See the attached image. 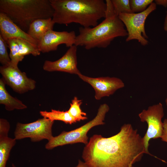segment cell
Instances as JSON below:
<instances>
[{"label": "cell", "instance_id": "cell-1", "mask_svg": "<svg viewBox=\"0 0 167 167\" xmlns=\"http://www.w3.org/2000/svg\"><path fill=\"white\" fill-rule=\"evenodd\" d=\"M144 153L143 138L127 123L111 137L93 135L84 147L82 157L88 167H132Z\"/></svg>", "mask_w": 167, "mask_h": 167}, {"label": "cell", "instance_id": "cell-2", "mask_svg": "<svg viewBox=\"0 0 167 167\" xmlns=\"http://www.w3.org/2000/svg\"><path fill=\"white\" fill-rule=\"evenodd\" d=\"M54 10L55 23L67 25L72 23L84 28L95 27L105 18L106 10L103 0H49Z\"/></svg>", "mask_w": 167, "mask_h": 167}, {"label": "cell", "instance_id": "cell-3", "mask_svg": "<svg viewBox=\"0 0 167 167\" xmlns=\"http://www.w3.org/2000/svg\"><path fill=\"white\" fill-rule=\"evenodd\" d=\"M105 19L93 28H79L75 45L88 50L95 48H106L115 38L127 36L125 26L115 13L111 0H106Z\"/></svg>", "mask_w": 167, "mask_h": 167}, {"label": "cell", "instance_id": "cell-4", "mask_svg": "<svg viewBox=\"0 0 167 167\" xmlns=\"http://www.w3.org/2000/svg\"><path fill=\"white\" fill-rule=\"evenodd\" d=\"M0 12L26 32L35 20L52 18L54 10L49 0H0Z\"/></svg>", "mask_w": 167, "mask_h": 167}, {"label": "cell", "instance_id": "cell-5", "mask_svg": "<svg viewBox=\"0 0 167 167\" xmlns=\"http://www.w3.org/2000/svg\"><path fill=\"white\" fill-rule=\"evenodd\" d=\"M109 109L107 104L101 105L93 119L79 127L70 131H63L59 135L53 136L45 145V148L50 150L58 146L77 143L86 145L88 142V132L93 127L105 124V115Z\"/></svg>", "mask_w": 167, "mask_h": 167}, {"label": "cell", "instance_id": "cell-6", "mask_svg": "<svg viewBox=\"0 0 167 167\" xmlns=\"http://www.w3.org/2000/svg\"><path fill=\"white\" fill-rule=\"evenodd\" d=\"M155 2L152 3L144 11L138 13H120L118 17L124 24L128 33L126 40H136L143 46L148 44V37L145 30V23L148 16L156 8Z\"/></svg>", "mask_w": 167, "mask_h": 167}, {"label": "cell", "instance_id": "cell-7", "mask_svg": "<svg viewBox=\"0 0 167 167\" xmlns=\"http://www.w3.org/2000/svg\"><path fill=\"white\" fill-rule=\"evenodd\" d=\"M164 115V108L161 103L149 106L138 115L140 121L146 122L148 125L147 131L143 138L145 153L151 155L148 149L150 140L161 138L162 135L163 123L162 119Z\"/></svg>", "mask_w": 167, "mask_h": 167}, {"label": "cell", "instance_id": "cell-8", "mask_svg": "<svg viewBox=\"0 0 167 167\" xmlns=\"http://www.w3.org/2000/svg\"><path fill=\"white\" fill-rule=\"evenodd\" d=\"M54 123L44 118L30 123L18 122L14 132L15 138L18 140L29 138L33 142L44 139L49 141L53 137L52 129Z\"/></svg>", "mask_w": 167, "mask_h": 167}, {"label": "cell", "instance_id": "cell-9", "mask_svg": "<svg viewBox=\"0 0 167 167\" xmlns=\"http://www.w3.org/2000/svg\"><path fill=\"white\" fill-rule=\"evenodd\" d=\"M0 73L6 84L18 93H24L34 89L36 87V81L28 78L26 73L22 72L18 66H14L11 64L1 66Z\"/></svg>", "mask_w": 167, "mask_h": 167}, {"label": "cell", "instance_id": "cell-10", "mask_svg": "<svg viewBox=\"0 0 167 167\" xmlns=\"http://www.w3.org/2000/svg\"><path fill=\"white\" fill-rule=\"evenodd\" d=\"M78 76L93 88L95 92V98L96 100H100L103 97L113 94L117 90L123 88L125 86L122 81L116 77L92 78L82 74Z\"/></svg>", "mask_w": 167, "mask_h": 167}, {"label": "cell", "instance_id": "cell-11", "mask_svg": "<svg viewBox=\"0 0 167 167\" xmlns=\"http://www.w3.org/2000/svg\"><path fill=\"white\" fill-rule=\"evenodd\" d=\"M74 31L58 32L48 31L37 44L40 51L45 53L56 50L59 45L65 44L70 47L75 45L76 37Z\"/></svg>", "mask_w": 167, "mask_h": 167}, {"label": "cell", "instance_id": "cell-12", "mask_svg": "<svg viewBox=\"0 0 167 167\" xmlns=\"http://www.w3.org/2000/svg\"><path fill=\"white\" fill-rule=\"evenodd\" d=\"M77 46L74 45L59 59L54 61L45 60L43 69L48 72L60 71L79 75L81 74L77 67Z\"/></svg>", "mask_w": 167, "mask_h": 167}, {"label": "cell", "instance_id": "cell-13", "mask_svg": "<svg viewBox=\"0 0 167 167\" xmlns=\"http://www.w3.org/2000/svg\"><path fill=\"white\" fill-rule=\"evenodd\" d=\"M6 42L10 50L9 54L11 64L14 66H18L19 63L26 55L31 54L36 56L41 54L37 46L24 40L13 38L8 40Z\"/></svg>", "mask_w": 167, "mask_h": 167}, {"label": "cell", "instance_id": "cell-14", "mask_svg": "<svg viewBox=\"0 0 167 167\" xmlns=\"http://www.w3.org/2000/svg\"><path fill=\"white\" fill-rule=\"evenodd\" d=\"M0 35L6 41L19 38L26 40L37 47L38 42L21 29L5 14L0 12Z\"/></svg>", "mask_w": 167, "mask_h": 167}, {"label": "cell", "instance_id": "cell-15", "mask_svg": "<svg viewBox=\"0 0 167 167\" xmlns=\"http://www.w3.org/2000/svg\"><path fill=\"white\" fill-rule=\"evenodd\" d=\"M54 24L52 18L37 19L31 23L27 33L38 43L48 31L53 29Z\"/></svg>", "mask_w": 167, "mask_h": 167}, {"label": "cell", "instance_id": "cell-16", "mask_svg": "<svg viewBox=\"0 0 167 167\" xmlns=\"http://www.w3.org/2000/svg\"><path fill=\"white\" fill-rule=\"evenodd\" d=\"M6 83L3 79H0V104L5 105L6 110L11 111L15 109H23L27 106L22 101L11 96L5 88Z\"/></svg>", "mask_w": 167, "mask_h": 167}, {"label": "cell", "instance_id": "cell-17", "mask_svg": "<svg viewBox=\"0 0 167 167\" xmlns=\"http://www.w3.org/2000/svg\"><path fill=\"white\" fill-rule=\"evenodd\" d=\"M9 130L0 129V167H6L10 151L16 143V139L8 137Z\"/></svg>", "mask_w": 167, "mask_h": 167}, {"label": "cell", "instance_id": "cell-18", "mask_svg": "<svg viewBox=\"0 0 167 167\" xmlns=\"http://www.w3.org/2000/svg\"><path fill=\"white\" fill-rule=\"evenodd\" d=\"M40 113L43 118H48L52 121H60L70 124L77 122L71 115L68 110L61 111L52 109L50 111H41Z\"/></svg>", "mask_w": 167, "mask_h": 167}, {"label": "cell", "instance_id": "cell-19", "mask_svg": "<svg viewBox=\"0 0 167 167\" xmlns=\"http://www.w3.org/2000/svg\"><path fill=\"white\" fill-rule=\"evenodd\" d=\"M82 100L75 96L70 104V107L68 111L71 115L76 122L87 119L86 113L83 112L80 108L82 104Z\"/></svg>", "mask_w": 167, "mask_h": 167}, {"label": "cell", "instance_id": "cell-20", "mask_svg": "<svg viewBox=\"0 0 167 167\" xmlns=\"http://www.w3.org/2000/svg\"><path fill=\"white\" fill-rule=\"evenodd\" d=\"M114 11L118 15L120 13H132L129 0H111Z\"/></svg>", "mask_w": 167, "mask_h": 167}, {"label": "cell", "instance_id": "cell-21", "mask_svg": "<svg viewBox=\"0 0 167 167\" xmlns=\"http://www.w3.org/2000/svg\"><path fill=\"white\" fill-rule=\"evenodd\" d=\"M153 0H130V4L132 13H138L145 11L148 6L153 2Z\"/></svg>", "mask_w": 167, "mask_h": 167}, {"label": "cell", "instance_id": "cell-22", "mask_svg": "<svg viewBox=\"0 0 167 167\" xmlns=\"http://www.w3.org/2000/svg\"><path fill=\"white\" fill-rule=\"evenodd\" d=\"M7 43L0 35V62L2 66L11 64V60L7 50Z\"/></svg>", "mask_w": 167, "mask_h": 167}, {"label": "cell", "instance_id": "cell-23", "mask_svg": "<svg viewBox=\"0 0 167 167\" xmlns=\"http://www.w3.org/2000/svg\"><path fill=\"white\" fill-rule=\"evenodd\" d=\"M163 123V131L161 138L162 141L167 143V118L164 119Z\"/></svg>", "mask_w": 167, "mask_h": 167}, {"label": "cell", "instance_id": "cell-24", "mask_svg": "<svg viewBox=\"0 0 167 167\" xmlns=\"http://www.w3.org/2000/svg\"><path fill=\"white\" fill-rule=\"evenodd\" d=\"M154 1L156 5H161L165 7H167V0H156Z\"/></svg>", "mask_w": 167, "mask_h": 167}, {"label": "cell", "instance_id": "cell-25", "mask_svg": "<svg viewBox=\"0 0 167 167\" xmlns=\"http://www.w3.org/2000/svg\"><path fill=\"white\" fill-rule=\"evenodd\" d=\"M76 167H88V166L84 162L79 160L78 164Z\"/></svg>", "mask_w": 167, "mask_h": 167}, {"label": "cell", "instance_id": "cell-26", "mask_svg": "<svg viewBox=\"0 0 167 167\" xmlns=\"http://www.w3.org/2000/svg\"><path fill=\"white\" fill-rule=\"evenodd\" d=\"M164 29L167 32V14H166L164 24Z\"/></svg>", "mask_w": 167, "mask_h": 167}, {"label": "cell", "instance_id": "cell-27", "mask_svg": "<svg viewBox=\"0 0 167 167\" xmlns=\"http://www.w3.org/2000/svg\"><path fill=\"white\" fill-rule=\"evenodd\" d=\"M165 102L166 105L167 106V96L165 100Z\"/></svg>", "mask_w": 167, "mask_h": 167}]
</instances>
